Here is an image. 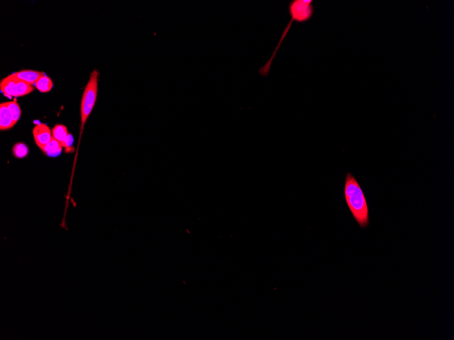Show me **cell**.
Segmentation results:
<instances>
[{
  "label": "cell",
  "instance_id": "obj_1",
  "mask_svg": "<svg viewBox=\"0 0 454 340\" xmlns=\"http://www.w3.org/2000/svg\"><path fill=\"white\" fill-rule=\"evenodd\" d=\"M344 196L356 222L362 228L367 227L369 224L367 202L359 182L350 172L345 177Z\"/></svg>",
  "mask_w": 454,
  "mask_h": 340
},
{
  "label": "cell",
  "instance_id": "obj_2",
  "mask_svg": "<svg viewBox=\"0 0 454 340\" xmlns=\"http://www.w3.org/2000/svg\"><path fill=\"white\" fill-rule=\"evenodd\" d=\"M312 2H313L312 0H292L291 2L289 3V11L291 17V20L290 21L289 24H288L285 30L283 32L282 37L279 40L278 44L275 48V51L273 52L272 57H271L268 62L260 69L259 74L262 76L267 77L270 74L271 66H272L274 57L276 55L281 43L285 39L286 35L289 32L290 29H291L293 22H296L302 23V22L308 21L312 18L314 13V6Z\"/></svg>",
  "mask_w": 454,
  "mask_h": 340
},
{
  "label": "cell",
  "instance_id": "obj_3",
  "mask_svg": "<svg viewBox=\"0 0 454 340\" xmlns=\"http://www.w3.org/2000/svg\"><path fill=\"white\" fill-rule=\"evenodd\" d=\"M99 73L97 69H94L90 75V78L84 91L80 104V120L83 130L85 123L92 112L97 100L98 92V80Z\"/></svg>",
  "mask_w": 454,
  "mask_h": 340
},
{
  "label": "cell",
  "instance_id": "obj_4",
  "mask_svg": "<svg viewBox=\"0 0 454 340\" xmlns=\"http://www.w3.org/2000/svg\"><path fill=\"white\" fill-rule=\"evenodd\" d=\"M33 135L35 142L41 149L52 139V130L48 125L45 123H39L34 127L33 129Z\"/></svg>",
  "mask_w": 454,
  "mask_h": 340
},
{
  "label": "cell",
  "instance_id": "obj_5",
  "mask_svg": "<svg viewBox=\"0 0 454 340\" xmlns=\"http://www.w3.org/2000/svg\"><path fill=\"white\" fill-rule=\"evenodd\" d=\"M52 137L56 139L63 148L71 147L73 142L72 136L68 132L67 127L63 125H57L52 129Z\"/></svg>",
  "mask_w": 454,
  "mask_h": 340
},
{
  "label": "cell",
  "instance_id": "obj_6",
  "mask_svg": "<svg viewBox=\"0 0 454 340\" xmlns=\"http://www.w3.org/2000/svg\"><path fill=\"white\" fill-rule=\"evenodd\" d=\"M0 129L6 130L13 128L16 125L14 122L13 116L7 106V102L0 105Z\"/></svg>",
  "mask_w": 454,
  "mask_h": 340
},
{
  "label": "cell",
  "instance_id": "obj_7",
  "mask_svg": "<svg viewBox=\"0 0 454 340\" xmlns=\"http://www.w3.org/2000/svg\"><path fill=\"white\" fill-rule=\"evenodd\" d=\"M16 84H17V80H16L13 74H10L9 76H7L6 78L1 80V83H0V89H1V91L3 94V95L9 97V98L13 97H17V85H16Z\"/></svg>",
  "mask_w": 454,
  "mask_h": 340
},
{
  "label": "cell",
  "instance_id": "obj_8",
  "mask_svg": "<svg viewBox=\"0 0 454 340\" xmlns=\"http://www.w3.org/2000/svg\"><path fill=\"white\" fill-rule=\"evenodd\" d=\"M43 74L44 72H40V71L24 69V70L17 71L12 74L17 80L25 82L29 85H34Z\"/></svg>",
  "mask_w": 454,
  "mask_h": 340
},
{
  "label": "cell",
  "instance_id": "obj_9",
  "mask_svg": "<svg viewBox=\"0 0 454 340\" xmlns=\"http://www.w3.org/2000/svg\"><path fill=\"white\" fill-rule=\"evenodd\" d=\"M63 146L52 137L51 141L45 146V148L41 149L44 153L48 156L56 157L59 156L62 153Z\"/></svg>",
  "mask_w": 454,
  "mask_h": 340
},
{
  "label": "cell",
  "instance_id": "obj_10",
  "mask_svg": "<svg viewBox=\"0 0 454 340\" xmlns=\"http://www.w3.org/2000/svg\"><path fill=\"white\" fill-rule=\"evenodd\" d=\"M34 85L35 87H36L37 90H39L40 92H48L52 90V87H53V83H52V80L50 79L49 77L47 76L44 73V74L40 77L39 79L36 81Z\"/></svg>",
  "mask_w": 454,
  "mask_h": 340
},
{
  "label": "cell",
  "instance_id": "obj_11",
  "mask_svg": "<svg viewBox=\"0 0 454 340\" xmlns=\"http://www.w3.org/2000/svg\"><path fill=\"white\" fill-rule=\"evenodd\" d=\"M17 80V97H23V96H25L29 95V93H31V92L34 91V87L33 86V85H29L25 82L21 81V80H17V78H15Z\"/></svg>",
  "mask_w": 454,
  "mask_h": 340
},
{
  "label": "cell",
  "instance_id": "obj_12",
  "mask_svg": "<svg viewBox=\"0 0 454 340\" xmlns=\"http://www.w3.org/2000/svg\"><path fill=\"white\" fill-rule=\"evenodd\" d=\"M7 106L13 116L14 122L17 124L22 116V109H21L20 106L16 101H8Z\"/></svg>",
  "mask_w": 454,
  "mask_h": 340
},
{
  "label": "cell",
  "instance_id": "obj_13",
  "mask_svg": "<svg viewBox=\"0 0 454 340\" xmlns=\"http://www.w3.org/2000/svg\"><path fill=\"white\" fill-rule=\"evenodd\" d=\"M29 152L27 146L23 143H17L13 146V153L17 158H23L27 156Z\"/></svg>",
  "mask_w": 454,
  "mask_h": 340
}]
</instances>
